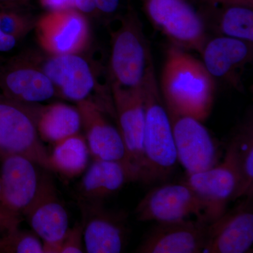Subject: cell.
<instances>
[{"mask_svg": "<svg viewBox=\"0 0 253 253\" xmlns=\"http://www.w3.org/2000/svg\"><path fill=\"white\" fill-rule=\"evenodd\" d=\"M160 90L169 114L204 123L212 111L215 82L202 61L172 45L166 51Z\"/></svg>", "mask_w": 253, "mask_h": 253, "instance_id": "6da1fadb", "label": "cell"}, {"mask_svg": "<svg viewBox=\"0 0 253 253\" xmlns=\"http://www.w3.org/2000/svg\"><path fill=\"white\" fill-rule=\"evenodd\" d=\"M142 89L145 109L142 181H165L172 174L178 161L170 118L161 97L154 64L145 78Z\"/></svg>", "mask_w": 253, "mask_h": 253, "instance_id": "7a4b0ae2", "label": "cell"}, {"mask_svg": "<svg viewBox=\"0 0 253 253\" xmlns=\"http://www.w3.org/2000/svg\"><path fill=\"white\" fill-rule=\"evenodd\" d=\"M110 64L113 84L125 89L141 88L154 64L142 23L132 8L113 34Z\"/></svg>", "mask_w": 253, "mask_h": 253, "instance_id": "3957f363", "label": "cell"}, {"mask_svg": "<svg viewBox=\"0 0 253 253\" xmlns=\"http://www.w3.org/2000/svg\"><path fill=\"white\" fill-rule=\"evenodd\" d=\"M0 236L20 228L38 189L36 165L18 155L1 158Z\"/></svg>", "mask_w": 253, "mask_h": 253, "instance_id": "277c9868", "label": "cell"}, {"mask_svg": "<svg viewBox=\"0 0 253 253\" xmlns=\"http://www.w3.org/2000/svg\"><path fill=\"white\" fill-rule=\"evenodd\" d=\"M0 94V159L18 155L50 171L49 156L37 131L33 109Z\"/></svg>", "mask_w": 253, "mask_h": 253, "instance_id": "5b68a950", "label": "cell"}, {"mask_svg": "<svg viewBox=\"0 0 253 253\" xmlns=\"http://www.w3.org/2000/svg\"><path fill=\"white\" fill-rule=\"evenodd\" d=\"M150 21L173 45L201 55L208 41L202 18L187 0H141Z\"/></svg>", "mask_w": 253, "mask_h": 253, "instance_id": "8992f818", "label": "cell"}, {"mask_svg": "<svg viewBox=\"0 0 253 253\" xmlns=\"http://www.w3.org/2000/svg\"><path fill=\"white\" fill-rule=\"evenodd\" d=\"M196 193L204 206V219L208 223L217 219L235 201L239 174L235 152L229 143L224 161L203 172L187 174L184 181Z\"/></svg>", "mask_w": 253, "mask_h": 253, "instance_id": "52a82bcc", "label": "cell"}, {"mask_svg": "<svg viewBox=\"0 0 253 253\" xmlns=\"http://www.w3.org/2000/svg\"><path fill=\"white\" fill-rule=\"evenodd\" d=\"M24 219L42 240L44 253H59L63 238L69 229V218L54 182L46 174L40 175L36 194Z\"/></svg>", "mask_w": 253, "mask_h": 253, "instance_id": "ba28073f", "label": "cell"}, {"mask_svg": "<svg viewBox=\"0 0 253 253\" xmlns=\"http://www.w3.org/2000/svg\"><path fill=\"white\" fill-rule=\"evenodd\" d=\"M112 99L118 129L126 148V162L136 180L142 181L145 166L143 151L145 109L142 86L138 89H125L113 84Z\"/></svg>", "mask_w": 253, "mask_h": 253, "instance_id": "9c48e42d", "label": "cell"}, {"mask_svg": "<svg viewBox=\"0 0 253 253\" xmlns=\"http://www.w3.org/2000/svg\"><path fill=\"white\" fill-rule=\"evenodd\" d=\"M137 220L157 222L181 220L191 216L204 219V206L185 182L168 184L151 190L135 209Z\"/></svg>", "mask_w": 253, "mask_h": 253, "instance_id": "30bf717a", "label": "cell"}, {"mask_svg": "<svg viewBox=\"0 0 253 253\" xmlns=\"http://www.w3.org/2000/svg\"><path fill=\"white\" fill-rule=\"evenodd\" d=\"M169 116L177 161L186 174L203 172L215 166L219 160V151L203 123L189 116L172 114Z\"/></svg>", "mask_w": 253, "mask_h": 253, "instance_id": "8fae6325", "label": "cell"}, {"mask_svg": "<svg viewBox=\"0 0 253 253\" xmlns=\"http://www.w3.org/2000/svg\"><path fill=\"white\" fill-rule=\"evenodd\" d=\"M253 198L208 223L204 253H246L253 244Z\"/></svg>", "mask_w": 253, "mask_h": 253, "instance_id": "7c38bea8", "label": "cell"}, {"mask_svg": "<svg viewBox=\"0 0 253 253\" xmlns=\"http://www.w3.org/2000/svg\"><path fill=\"white\" fill-rule=\"evenodd\" d=\"M83 243L88 253H119L126 244V229L121 214L106 210L101 202L79 201Z\"/></svg>", "mask_w": 253, "mask_h": 253, "instance_id": "4fadbf2b", "label": "cell"}, {"mask_svg": "<svg viewBox=\"0 0 253 253\" xmlns=\"http://www.w3.org/2000/svg\"><path fill=\"white\" fill-rule=\"evenodd\" d=\"M208 223L202 219L158 222L136 253H201L206 244Z\"/></svg>", "mask_w": 253, "mask_h": 253, "instance_id": "5bb4252c", "label": "cell"}, {"mask_svg": "<svg viewBox=\"0 0 253 253\" xmlns=\"http://www.w3.org/2000/svg\"><path fill=\"white\" fill-rule=\"evenodd\" d=\"M38 33L42 45L53 55L76 54L89 38L85 18L75 9L49 11L38 22Z\"/></svg>", "mask_w": 253, "mask_h": 253, "instance_id": "9a60e30c", "label": "cell"}, {"mask_svg": "<svg viewBox=\"0 0 253 253\" xmlns=\"http://www.w3.org/2000/svg\"><path fill=\"white\" fill-rule=\"evenodd\" d=\"M78 109L81 116L84 136L93 160L122 162L130 169L126 162V148L119 129L108 121L102 106L87 99L78 102Z\"/></svg>", "mask_w": 253, "mask_h": 253, "instance_id": "2e32d148", "label": "cell"}, {"mask_svg": "<svg viewBox=\"0 0 253 253\" xmlns=\"http://www.w3.org/2000/svg\"><path fill=\"white\" fill-rule=\"evenodd\" d=\"M42 71L64 97L77 103L89 99L96 85L89 63L76 54L54 55Z\"/></svg>", "mask_w": 253, "mask_h": 253, "instance_id": "e0dca14e", "label": "cell"}, {"mask_svg": "<svg viewBox=\"0 0 253 253\" xmlns=\"http://www.w3.org/2000/svg\"><path fill=\"white\" fill-rule=\"evenodd\" d=\"M251 44L224 36L206 42L201 54L205 67L213 78L230 81L238 87L236 73L252 59Z\"/></svg>", "mask_w": 253, "mask_h": 253, "instance_id": "ac0fdd59", "label": "cell"}, {"mask_svg": "<svg viewBox=\"0 0 253 253\" xmlns=\"http://www.w3.org/2000/svg\"><path fill=\"white\" fill-rule=\"evenodd\" d=\"M0 89L6 97L20 103H39L51 99L56 88L41 70L14 63L0 66Z\"/></svg>", "mask_w": 253, "mask_h": 253, "instance_id": "d6986e66", "label": "cell"}, {"mask_svg": "<svg viewBox=\"0 0 253 253\" xmlns=\"http://www.w3.org/2000/svg\"><path fill=\"white\" fill-rule=\"evenodd\" d=\"M79 186V201L101 202L116 194L126 183L136 179L125 163L93 160Z\"/></svg>", "mask_w": 253, "mask_h": 253, "instance_id": "ffe728a7", "label": "cell"}, {"mask_svg": "<svg viewBox=\"0 0 253 253\" xmlns=\"http://www.w3.org/2000/svg\"><path fill=\"white\" fill-rule=\"evenodd\" d=\"M33 112L41 140L53 145L80 133L82 128L78 108L57 103L36 111L33 109Z\"/></svg>", "mask_w": 253, "mask_h": 253, "instance_id": "44dd1931", "label": "cell"}, {"mask_svg": "<svg viewBox=\"0 0 253 253\" xmlns=\"http://www.w3.org/2000/svg\"><path fill=\"white\" fill-rule=\"evenodd\" d=\"M89 148L81 133L58 141L49 154L50 171L59 173L68 179L83 174L89 162Z\"/></svg>", "mask_w": 253, "mask_h": 253, "instance_id": "7402d4cb", "label": "cell"}, {"mask_svg": "<svg viewBox=\"0 0 253 253\" xmlns=\"http://www.w3.org/2000/svg\"><path fill=\"white\" fill-rule=\"evenodd\" d=\"M235 152L239 185L235 200L253 197V125L249 118L230 141Z\"/></svg>", "mask_w": 253, "mask_h": 253, "instance_id": "603a6c76", "label": "cell"}, {"mask_svg": "<svg viewBox=\"0 0 253 253\" xmlns=\"http://www.w3.org/2000/svg\"><path fill=\"white\" fill-rule=\"evenodd\" d=\"M221 14L219 28L224 36L253 43V6L226 5Z\"/></svg>", "mask_w": 253, "mask_h": 253, "instance_id": "cb8c5ba5", "label": "cell"}, {"mask_svg": "<svg viewBox=\"0 0 253 253\" xmlns=\"http://www.w3.org/2000/svg\"><path fill=\"white\" fill-rule=\"evenodd\" d=\"M42 242L33 231L20 228L0 236V253H43Z\"/></svg>", "mask_w": 253, "mask_h": 253, "instance_id": "d4e9b609", "label": "cell"}, {"mask_svg": "<svg viewBox=\"0 0 253 253\" xmlns=\"http://www.w3.org/2000/svg\"><path fill=\"white\" fill-rule=\"evenodd\" d=\"M0 26L5 33L18 39L28 30L30 24L22 15L16 11L0 9Z\"/></svg>", "mask_w": 253, "mask_h": 253, "instance_id": "484cf974", "label": "cell"}, {"mask_svg": "<svg viewBox=\"0 0 253 253\" xmlns=\"http://www.w3.org/2000/svg\"><path fill=\"white\" fill-rule=\"evenodd\" d=\"M83 226L82 221L68 229L63 238L59 253H82L84 252Z\"/></svg>", "mask_w": 253, "mask_h": 253, "instance_id": "4316f807", "label": "cell"}, {"mask_svg": "<svg viewBox=\"0 0 253 253\" xmlns=\"http://www.w3.org/2000/svg\"><path fill=\"white\" fill-rule=\"evenodd\" d=\"M41 4L49 11L75 9L76 3V0H41Z\"/></svg>", "mask_w": 253, "mask_h": 253, "instance_id": "83f0119b", "label": "cell"}, {"mask_svg": "<svg viewBox=\"0 0 253 253\" xmlns=\"http://www.w3.org/2000/svg\"><path fill=\"white\" fill-rule=\"evenodd\" d=\"M96 11L112 14L119 7L120 0H94Z\"/></svg>", "mask_w": 253, "mask_h": 253, "instance_id": "f1b7e54d", "label": "cell"}, {"mask_svg": "<svg viewBox=\"0 0 253 253\" xmlns=\"http://www.w3.org/2000/svg\"><path fill=\"white\" fill-rule=\"evenodd\" d=\"M17 40L14 36L5 33L0 26V52H7L14 49Z\"/></svg>", "mask_w": 253, "mask_h": 253, "instance_id": "f546056e", "label": "cell"}, {"mask_svg": "<svg viewBox=\"0 0 253 253\" xmlns=\"http://www.w3.org/2000/svg\"><path fill=\"white\" fill-rule=\"evenodd\" d=\"M75 9L85 14H91L96 11L94 0H76Z\"/></svg>", "mask_w": 253, "mask_h": 253, "instance_id": "4dcf8cb0", "label": "cell"}, {"mask_svg": "<svg viewBox=\"0 0 253 253\" xmlns=\"http://www.w3.org/2000/svg\"><path fill=\"white\" fill-rule=\"evenodd\" d=\"M211 4H222L224 6L230 4H246L253 6V0H206Z\"/></svg>", "mask_w": 253, "mask_h": 253, "instance_id": "1f68e13d", "label": "cell"}, {"mask_svg": "<svg viewBox=\"0 0 253 253\" xmlns=\"http://www.w3.org/2000/svg\"><path fill=\"white\" fill-rule=\"evenodd\" d=\"M0 190H1V181H0Z\"/></svg>", "mask_w": 253, "mask_h": 253, "instance_id": "d6a6232c", "label": "cell"}]
</instances>
